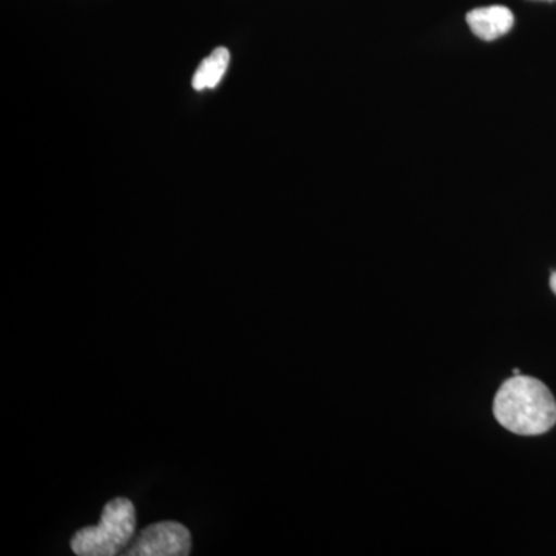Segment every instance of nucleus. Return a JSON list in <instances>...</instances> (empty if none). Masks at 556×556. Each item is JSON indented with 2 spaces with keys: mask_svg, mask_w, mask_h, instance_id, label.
Listing matches in <instances>:
<instances>
[{
  "mask_svg": "<svg viewBox=\"0 0 556 556\" xmlns=\"http://www.w3.org/2000/svg\"><path fill=\"white\" fill-rule=\"evenodd\" d=\"M551 288H552V291H554V294L556 295V270L554 274H552V277H551Z\"/></svg>",
  "mask_w": 556,
  "mask_h": 556,
  "instance_id": "423d86ee",
  "label": "nucleus"
},
{
  "mask_svg": "<svg viewBox=\"0 0 556 556\" xmlns=\"http://www.w3.org/2000/svg\"><path fill=\"white\" fill-rule=\"evenodd\" d=\"M137 529V511L127 497H115L102 508L98 526L84 527L70 546L79 556H113L129 547Z\"/></svg>",
  "mask_w": 556,
  "mask_h": 556,
  "instance_id": "f03ea898",
  "label": "nucleus"
},
{
  "mask_svg": "<svg viewBox=\"0 0 556 556\" xmlns=\"http://www.w3.org/2000/svg\"><path fill=\"white\" fill-rule=\"evenodd\" d=\"M229 62V50L219 47V49L212 51L211 56L201 62L195 75H193V89L197 91L215 89L225 73L228 72Z\"/></svg>",
  "mask_w": 556,
  "mask_h": 556,
  "instance_id": "39448f33",
  "label": "nucleus"
},
{
  "mask_svg": "<svg viewBox=\"0 0 556 556\" xmlns=\"http://www.w3.org/2000/svg\"><path fill=\"white\" fill-rule=\"evenodd\" d=\"M493 415L511 433L538 437L555 427L556 402L541 380L517 375L497 390Z\"/></svg>",
  "mask_w": 556,
  "mask_h": 556,
  "instance_id": "f257e3e1",
  "label": "nucleus"
},
{
  "mask_svg": "<svg viewBox=\"0 0 556 556\" xmlns=\"http://www.w3.org/2000/svg\"><path fill=\"white\" fill-rule=\"evenodd\" d=\"M192 551L188 527L175 521L156 522L139 533L124 554L129 556H186Z\"/></svg>",
  "mask_w": 556,
  "mask_h": 556,
  "instance_id": "7ed1b4c3",
  "label": "nucleus"
},
{
  "mask_svg": "<svg viewBox=\"0 0 556 556\" xmlns=\"http://www.w3.org/2000/svg\"><path fill=\"white\" fill-rule=\"evenodd\" d=\"M471 31L482 40H495L514 28L515 16L507 7L492 5L467 14Z\"/></svg>",
  "mask_w": 556,
  "mask_h": 556,
  "instance_id": "20e7f679",
  "label": "nucleus"
}]
</instances>
